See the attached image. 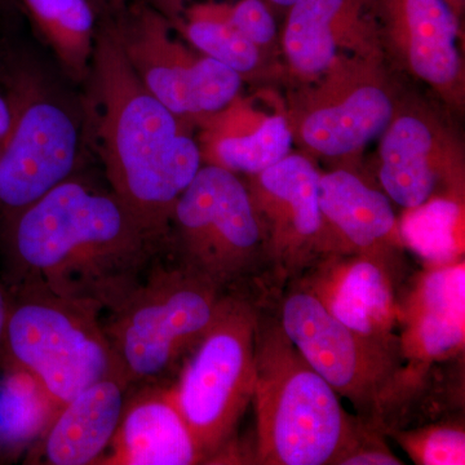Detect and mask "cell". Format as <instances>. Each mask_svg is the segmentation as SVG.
<instances>
[{
  "instance_id": "6da1fadb",
  "label": "cell",
  "mask_w": 465,
  "mask_h": 465,
  "mask_svg": "<svg viewBox=\"0 0 465 465\" xmlns=\"http://www.w3.org/2000/svg\"><path fill=\"white\" fill-rule=\"evenodd\" d=\"M9 286H30L112 312L164 253L114 192L72 177L0 224Z\"/></svg>"
},
{
  "instance_id": "7a4b0ae2",
  "label": "cell",
  "mask_w": 465,
  "mask_h": 465,
  "mask_svg": "<svg viewBox=\"0 0 465 465\" xmlns=\"http://www.w3.org/2000/svg\"><path fill=\"white\" fill-rule=\"evenodd\" d=\"M82 97L84 140L99 155L110 189L168 240L174 203L201 170L191 121L150 94L125 57L114 20H99Z\"/></svg>"
},
{
  "instance_id": "3957f363",
  "label": "cell",
  "mask_w": 465,
  "mask_h": 465,
  "mask_svg": "<svg viewBox=\"0 0 465 465\" xmlns=\"http://www.w3.org/2000/svg\"><path fill=\"white\" fill-rule=\"evenodd\" d=\"M253 464L336 465L369 421L351 416L341 396L283 331L277 312L258 298Z\"/></svg>"
},
{
  "instance_id": "277c9868",
  "label": "cell",
  "mask_w": 465,
  "mask_h": 465,
  "mask_svg": "<svg viewBox=\"0 0 465 465\" xmlns=\"http://www.w3.org/2000/svg\"><path fill=\"white\" fill-rule=\"evenodd\" d=\"M0 85L14 109L0 154L2 224L75 173L85 140L82 99L7 39H0Z\"/></svg>"
},
{
  "instance_id": "5b68a950",
  "label": "cell",
  "mask_w": 465,
  "mask_h": 465,
  "mask_svg": "<svg viewBox=\"0 0 465 465\" xmlns=\"http://www.w3.org/2000/svg\"><path fill=\"white\" fill-rule=\"evenodd\" d=\"M164 256L103 322L119 374L130 388L173 381L210 329L226 293L179 260Z\"/></svg>"
},
{
  "instance_id": "8992f818",
  "label": "cell",
  "mask_w": 465,
  "mask_h": 465,
  "mask_svg": "<svg viewBox=\"0 0 465 465\" xmlns=\"http://www.w3.org/2000/svg\"><path fill=\"white\" fill-rule=\"evenodd\" d=\"M258 298L247 291L223 296L215 320L173 381L174 401L207 463L223 460L255 387Z\"/></svg>"
},
{
  "instance_id": "52a82bcc",
  "label": "cell",
  "mask_w": 465,
  "mask_h": 465,
  "mask_svg": "<svg viewBox=\"0 0 465 465\" xmlns=\"http://www.w3.org/2000/svg\"><path fill=\"white\" fill-rule=\"evenodd\" d=\"M8 295L5 366L32 375L58 407L119 372L96 309L30 286Z\"/></svg>"
},
{
  "instance_id": "ba28073f",
  "label": "cell",
  "mask_w": 465,
  "mask_h": 465,
  "mask_svg": "<svg viewBox=\"0 0 465 465\" xmlns=\"http://www.w3.org/2000/svg\"><path fill=\"white\" fill-rule=\"evenodd\" d=\"M167 253L225 292L268 274L262 229L237 173L201 167L174 203Z\"/></svg>"
},
{
  "instance_id": "9c48e42d",
  "label": "cell",
  "mask_w": 465,
  "mask_h": 465,
  "mask_svg": "<svg viewBox=\"0 0 465 465\" xmlns=\"http://www.w3.org/2000/svg\"><path fill=\"white\" fill-rule=\"evenodd\" d=\"M272 291L281 326L309 365L353 405L358 418L381 430L382 409L403 365L401 348L349 329L296 281Z\"/></svg>"
},
{
  "instance_id": "30bf717a",
  "label": "cell",
  "mask_w": 465,
  "mask_h": 465,
  "mask_svg": "<svg viewBox=\"0 0 465 465\" xmlns=\"http://www.w3.org/2000/svg\"><path fill=\"white\" fill-rule=\"evenodd\" d=\"M113 20L134 72L174 114L195 125L240 96L243 78L180 42L170 20L149 0L128 3Z\"/></svg>"
},
{
  "instance_id": "8fae6325",
  "label": "cell",
  "mask_w": 465,
  "mask_h": 465,
  "mask_svg": "<svg viewBox=\"0 0 465 465\" xmlns=\"http://www.w3.org/2000/svg\"><path fill=\"white\" fill-rule=\"evenodd\" d=\"M316 84L300 100L290 124L321 157H353L381 136L399 108L382 58L341 57Z\"/></svg>"
},
{
  "instance_id": "7c38bea8",
  "label": "cell",
  "mask_w": 465,
  "mask_h": 465,
  "mask_svg": "<svg viewBox=\"0 0 465 465\" xmlns=\"http://www.w3.org/2000/svg\"><path fill=\"white\" fill-rule=\"evenodd\" d=\"M318 180L311 159L289 154L244 182L262 229L273 289L335 253L321 213Z\"/></svg>"
},
{
  "instance_id": "4fadbf2b",
  "label": "cell",
  "mask_w": 465,
  "mask_h": 465,
  "mask_svg": "<svg viewBox=\"0 0 465 465\" xmlns=\"http://www.w3.org/2000/svg\"><path fill=\"white\" fill-rule=\"evenodd\" d=\"M379 183L405 210L437 198L464 201V159L450 130L419 106L397 108L381 134Z\"/></svg>"
},
{
  "instance_id": "5bb4252c",
  "label": "cell",
  "mask_w": 465,
  "mask_h": 465,
  "mask_svg": "<svg viewBox=\"0 0 465 465\" xmlns=\"http://www.w3.org/2000/svg\"><path fill=\"white\" fill-rule=\"evenodd\" d=\"M382 52L430 85L449 106H464L459 16L446 0H374Z\"/></svg>"
},
{
  "instance_id": "9a60e30c",
  "label": "cell",
  "mask_w": 465,
  "mask_h": 465,
  "mask_svg": "<svg viewBox=\"0 0 465 465\" xmlns=\"http://www.w3.org/2000/svg\"><path fill=\"white\" fill-rule=\"evenodd\" d=\"M401 379L464 358L465 262L430 265L399 300Z\"/></svg>"
},
{
  "instance_id": "2e32d148",
  "label": "cell",
  "mask_w": 465,
  "mask_h": 465,
  "mask_svg": "<svg viewBox=\"0 0 465 465\" xmlns=\"http://www.w3.org/2000/svg\"><path fill=\"white\" fill-rule=\"evenodd\" d=\"M284 23L287 63L316 81L341 57L384 58L374 0H295Z\"/></svg>"
},
{
  "instance_id": "e0dca14e",
  "label": "cell",
  "mask_w": 465,
  "mask_h": 465,
  "mask_svg": "<svg viewBox=\"0 0 465 465\" xmlns=\"http://www.w3.org/2000/svg\"><path fill=\"white\" fill-rule=\"evenodd\" d=\"M318 201L335 253L365 256L399 282L405 242L391 201L349 168L320 173Z\"/></svg>"
},
{
  "instance_id": "ac0fdd59",
  "label": "cell",
  "mask_w": 465,
  "mask_h": 465,
  "mask_svg": "<svg viewBox=\"0 0 465 465\" xmlns=\"http://www.w3.org/2000/svg\"><path fill=\"white\" fill-rule=\"evenodd\" d=\"M293 281L311 290L349 329L400 347L399 282L379 262L354 253H332Z\"/></svg>"
},
{
  "instance_id": "d6986e66",
  "label": "cell",
  "mask_w": 465,
  "mask_h": 465,
  "mask_svg": "<svg viewBox=\"0 0 465 465\" xmlns=\"http://www.w3.org/2000/svg\"><path fill=\"white\" fill-rule=\"evenodd\" d=\"M128 394L101 465L206 464L200 443L174 401L173 381L139 385Z\"/></svg>"
},
{
  "instance_id": "ffe728a7",
  "label": "cell",
  "mask_w": 465,
  "mask_h": 465,
  "mask_svg": "<svg viewBox=\"0 0 465 465\" xmlns=\"http://www.w3.org/2000/svg\"><path fill=\"white\" fill-rule=\"evenodd\" d=\"M130 385L119 372L105 376L65 403L34 448L51 465L97 464L114 437Z\"/></svg>"
},
{
  "instance_id": "44dd1931",
  "label": "cell",
  "mask_w": 465,
  "mask_h": 465,
  "mask_svg": "<svg viewBox=\"0 0 465 465\" xmlns=\"http://www.w3.org/2000/svg\"><path fill=\"white\" fill-rule=\"evenodd\" d=\"M195 125L203 130L200 143L203 161L237 174L262 173L286 158L292 149L289 118L262 116L243 105L240 96Z\"/></svg>"
},
{
  "instance_id": "7402d4cb",
  "label": "cell",
  "mask_w": 465,
  "mask_h": 465,
  "mask_svg": "<svg viewBox=\"0 0 465 465\" xmlns=\"http://www.w3.org/2000/svg\"><path fill=\"white\" fill-rule=\"evenodd\" d=\"M39 38L64 74L84 84L94 57L99 16L88 0H20Z\"/></svg>"
},
{
  "instance_id": "603a6c76",
  "label": "cell",
  "mask_w": 465,
  "mask_h": 465,
  "mask_svg": "<svg viewBox=\"0 0 465 465\" xmlns=\"http://www.w3.org/2000/svg\"><path fill=\"white\" fill-rule=\"evenodd\" d=\"M167 18L193 48L234 70L242 78L258 69L262 52L229 23L226 3H197Z\"/></svg>"
},
{
  "instance_id": "cb8c5ba5",
  "label": "cell",
  "mask_w": 465,
  "mask_h": 465,
  "mask_svg": "<svg viewBox=\"0 0 465 465\" xmlns=\"http://www.w3.org/2000/svg\"><path fill=\"white\" fill-rule=\"evenodd\" d=\"M5 367L0 381V452L11 455L41 439L61 407L32 375Z\"/></svg>"
},
{
  "instance_id": "d4e9b609",
  "label": "cell",
  "mask_w": 465,
  "mask_h": 465,
  "mask_svg": "<svg viewBox=\"0 0 465 465\" xmlns=\"http://www.w3.org/2000/svg\"><path fill=\"white\" fill-rule=\"evenodd\" d=\"M400 232L405 246L423 256L430 265L464 259V201L437 198L406 210Z\"/></svg>"
},
{
  "instance_id": "484cf974",
  "label": "cell",
  "mask_w": 465,
  "mask_h": 465,
  "mask_svg": "<svg viewBox=\"0 0 465 465\" xmlns=\"http://www.w3.org/2000/svg\"><path fill=\"white\" fill-rule=\"evenodd\" d=\"M418 465H464L465 428L461 418L440 419L402 430H387Z\"/></svg>"
},
{
  "instance_id": "4316f807",
  "label": "cell",
  "mask_w": 465,
  "mask_h": 465,
  "mask_svg": "<svg viewBox=\"0 0 465 465\" xmlns=\"http://www.w3.org/2000/svg\"><path fill=\"white\" fill-rule=\"evenodd\" d=\"M226 17L238 33L259 48L271 45L277 35V24L265 0L226 3Z\"/></svg>"
},
{
  "instance_id": "83f0119b",
  "label": "cell",
  "mask_w": 465,
  "mask_h": 465,
  "mask_svg": "<svg viewBox=\"0 0 465 465\" xmlns=\"http://www.w3.org/2000/svg\"><path fill=\"white\" fill-rule=\"evenodd\" d=\"M385 434L375 425L370 424L361 439L336 465H401L384 440Z\"/></svg>"
},
{
  "instance_id": "f1b7e54d",
  "label": "cell",
  "mask_w": 465,
  "mask_h": 465,
  "mask_svg": "<svg viewBox=\"0 0 465 465\" xmlns=\"http://www.w3.org/2000/svg\"><path fill=\"white\" fill-rule=\"evenodd\" d=\"M12 124H14V109H12L11 100L7 92L0 85V154L7 143Z\"/></svg>"
},
{
  "instance_id": "f546056e",
  "label": "cell",
  "mask_w": 465,
  "mask_h": 465,
  "mask_svg": "<svg viewBox=\"0 0 465 465\" xmlns=\"http://www.w3.org/2000/svg\"><path fill=\"white\" fill-rule=\"evenodd\" d=\"M9 295L0 284V356H2L3 341H5V323H7Z\"/></svg>"
},
{
  "instance_id": "4dcf8cb0",
  "label": "cell",
  "mask_w": 465,
  "mask_h": 465,
  "mask_svg": "<svg viewBox=\"0 0 465 465\" xmlns=\"http://www.w3.org/2000/svg\"><path fill=\"white\" fill-rule=\"evenodd\" d=\"M158 11L166 17H171L180 9V0H149Z\"/></svg>"
},
{
  "instance_id": "1f68e13d",
  "label": "cell",
  "mask_w": 465,
  "mask_h": 465,
  "mask_svg": "<svg viewBox=\"0 0 465 465\" xmlns=\"http://www.w3.org/2000/svg\"><path fill=\"white\" fill-rule=\"evenodd\" d=\"M92 7L96 11L97 16L101 18L110 16L108 0H88Z\"/></svg>"
},
{
  "instance_id": "d6a6232c",
  "label": "cell",
  "mask_w": 465,
  "mask_h": 465,
  "mask_svg": "<svg viewBox=\"0 0 465 465\" xmlns=\"http://www.w3.org/2000/svg\"><path fill=\"white\" fill-rule=\"evenodd\" d=\"M130 0H108L110 16L115 17L121 15L127 7Z\"/></svg>"
},
{
  "instance_id": "836d02e7",
  "label": "cell",
  "mask_w": 465,
  "mask_h": 465,
  "mask_svg": "<svg viewBox=\"0 0 465 465\" xmlns=\"http://www.w3.org/2000/svg\"><path fill=\"white\" fill-rule=\"evenodd\" d=\"M446 2L451 5V8L454 9L455 14L460 17V15L464 12L465 0H446Z\"/></svg>"
},
{
  "instance_id": "e575fe53",
  "label": "cell",
  "mask_w": 465,
  "mask_h": 465,
  "mask_svg": "<svg viewBox=\"0 0 465 465\" xmlns=\"http://www.w3.org/2000/svg\"><path fill=\"white\" fill-rule=\"evenodd\" d=\"M268 2L272 3V5H277V7L289 8L295 0H268Z\"/></svg>"
}]
</instances>
